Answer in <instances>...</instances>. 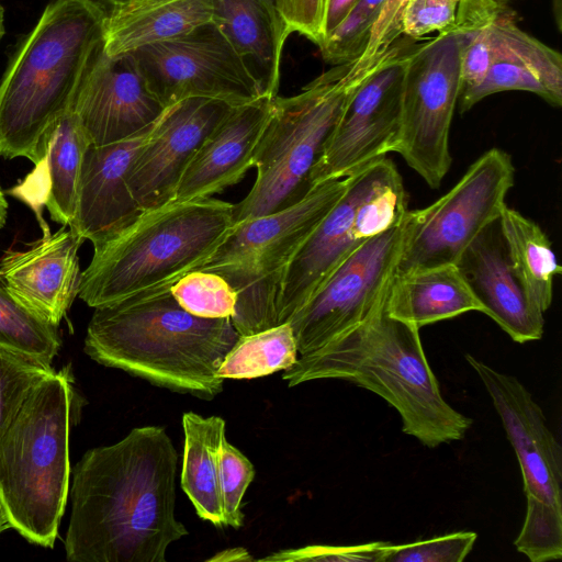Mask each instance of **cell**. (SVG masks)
<instances>
[{"label":"cell","mask_w":562,"mask_h":562,"mask_svg":"<svg viewBox=\"0 0 562 562\" xmlns=\"http://www.w3.org/2000/svg\"><path fill=\"white\" fill-rule=\"evenodd\" d=\"M220 490L226 527L244 524V495L254 481L255 468L249 459L225 438L220 447Z\"/></svg>","instance_id":"34"},{"label":"cell","mask_w":562,"mask_h":562,"mask_svg":"<svg viewBox=\"0 0 562 562\" xmlns=\"http://www.w3.org/2000/svg\"><path fill=\"white\" fill-rule=\"evenodd\" d=\"M82 241L63 225L24 250L7 251L0 261V283L30 311L58 326L78 296Z\"/></svg>","instance_id":"19"},{"label":"cell","mask_w":562,"mask_h":562,"mask_svg":"<svg viewBox=\"0 0 562 562\" xmlns=\"http://www.w3.org/2000/svg\"><path fill=\"white\" fill-rule=\"evenodd\" d=\"M387 0H357L345 19L318 45L323 59L341 65L358 59Z\"/></svg>","instance_id":"31"},{"label":"cell","mask_w":562,"mask_h":562,"mask_svg":"<svg viewBox=\"0 0 562 562\" xmlns=\"http://www.w3.org/2000/svg\"><path fill=\"white\" fill-rule=\"evenodd\" d=\"M214 0H166L144 10L108 16L103 50L110 56L184 35L212 22Z\"/></svg>","instance_id":"27"},{"label":"cell","mask_w":562,"mask_h":562,"mask_svg":"<svg viewBox=\"0 0 562 562\" xmlns=\"http://www.w3.org/2000/svg\"><path fill=\"white\" fill-rule=\"evenodd\" d=\"M4 34V9L0 4V40Z\"/></svg>","instance_id":"44"},{"label":"cell","mask_w":562,"mask_h":562,"mask_svg":"<svg viewBox=\"0 0 562 562\" xmlns=\"http://www.w3.org/2000/svg\"><path fill=\"white\" fill-rule=\"evenodd\" d=\"M273 2L288 35L296 32L319 45L324 0H273Z\"/></svg>","instance_id":"38"},{"label":"cell","mask_w":562,"mask_h":562,"mask_svg":"<svg viewBox=\"0 0 562 562\" xmlns=\"http://www.w3.org/2000/svg\"><path fill=\"white\" fill-rule=\"evenodd\" d=\"M90 145L71 111L43 134L34 169L10 193L35 211L45 207L55 222L68 226L76 207L82 158Z\"/></svg>","instance_id":"23"},{"label":"cell","mask_w":562,"mask_h":562,"mask_svg":"<svg viewBox=\"0 0 562 562\" xmlns=\"http://www.w3.org/2000/svg\"><path fill=\"white\" fill-rule=\"evenodd\" d=\"M106 10L108 16L131 14L166 0H93Z\"/></svg>","instance_id":"41"},{"label":"cell","mask_w":562,"mask_h":562,"mask_svg":"<svg viewBox=\"0 0 562 562\" xmlns=\"http://www.w3.org/2000/svg\"><path fill=\"white\" fill-rule=\"evenodd\" d=\"M106 10L93 0H53L0 81V156L34 162L45 131L71 110L103 49Z\"/></svg>","instance_id":"4"},{"label":"cell","mask_w":562,"mask_h":562,"mask_svg":"<svg viewBox=\"0 0 562 562\" xmlns=\"http://www.w3.org/2000/svg\"><path fill=\"white\" fill-rule=\"evenodd\" d=\"M457 267L484 314L514 341L525 344L542 337L544 314L530 303L512 268L498 221L468 246Z\"/></svg>","instance_id":"22"},{"label":"cell","mask_w":562,"mask_h":562,"mask_svg":"<svg viewBox=\"0 0 562 562\" xmlns=\"http://www.w3.org/2000/svg\"><path fill=\"white\" fill-rule=\"evenodd\" d=\"M394 47L333 66L300 93L273 98L254 160V186L244 200L234 204L237 225L289 207L310 192L312 170L348 99Z\"/></svg>","instance_id":"7"},{"label":"cell","mask_w":562,"mask_h":562,"mask_svg":"<svg viewBox=\"0 0 562 562\" xmlns=\"http://www.w3.org/2000/svg\"><path fill=\"white\" fill-rule=\"evenodd\" d=\"M461 31L438 33L406 53L395 153L431 188L450 170V128L460 94Z\"/></svg>","instance_id":"12"},{"label":"cell","mask_w":562,"mask_h":562,"mask_svg":"<svg viewBox=\"0 0 562 562\" xmlns=\"http://www.w3.org/2000/svg\"><path fill=\"white\" fill-rule=\"evenodd\" d=\"M232 108L206 98H187L166 108L128 170L131 192L143 212L173 200L194 154Z\"/></svg>","instance_id":"17"},{"label":"cell","mask_w":562,"mask_h":562,"mask_svg":"<svg viewBox=\"0 0 562 562\" xmlns=\"http://www.w3.org/2000/svg\"><path fill=\"white\" fill-rule=\"evenodd\" d=\"M273 98L263 94L227 112L189 162L171 202L209 199L244 178L254 167Z\"/></svg>","instance_id":"21"},{"label":"cell","mask_w":562,"mask_h":562,"mask_svg":"<svg viewBox=\"0 0 562 562\" xmlns=\"http://www.w3.org/2000/svg\"><path fill=\"white\" fill-rule=\"evenodd\" d=\"M133 54L166 108L187 98L236 106L266 94L258 77L213 22Z\"/></svg>","instance_id":"13"},{"label":"cell","mask_w":562,"mask_h":562,"mask_svg":"<svg viewBox=\"0 0 562 562\" xmlns=\"http://www.w3.org/2000/svg\"><path fill=\"white\" fill-rule=\"evenodd\" d=\"M184 435L181 487L196 515L217 527H226L220 490V447L226 438V422L194 412L182 416Z\"/></svg>","instance_id":"26"},{"label":"cell","mask_w":562,"mask_h":562,"mask_svg":"<svg viewBox=\"0 0 562 562\" xmlns=\"http://www.w3.org/2000/svg\"><path fill=\"white\" fill-rule=\"evenodd\" d=\"M406 0H387L379 18L364 50L367 55L374 56L389 50L400 33V16ZM363 53V54H364Z\"/></svg>","instance_id":"39"},{"label":"cell","mask_w":562,"mask_h":562,"mask_svg":"<svg viewBox=\"0 0 562 562\" xmlns=\"http://www.w3.org/2000/svg\"><path fill=\"white\" fill-rule=\"evenodd\" d=\"M8 215V203L4 198V193L0 187V228H2L5 224Z\"/></svg>","instance_id":"43"},{"label":"cell","mask_w":562,"mask_h":562,"mask_svg":"<svg viewBox=\"0 0 562 562\" xmlns=\"http://www.w3.org/2000/svg\"><path fill=\"white\" fill-rule=\"evenodd\" d=\"M403 227L360 245L289 321L301 356L360 325L384 305L402 250Z\"/></svg>","instance_id":"14"},{"label":"cell","mask_w":562,"mask_h":562,"mask_svg":"<svg viewBox=\"0 0 562 562\" xmlns=\"http://www.w3.org/2000/svg\"><path fill=\"white\" fill-rule=\"evenodd\" d=\"M170 292L187 312L204 318L232 317L237 295L221 276L205 271H192L176 283Z\"/></svg>","instance_id":"32"},{"label":"cell","mask_w":562,"mask_h":562,"mask_svg":"<svg viewBox=\"0 0 562 562\" xmlns=\"http://www.w3.org/2000/svg\"><path fill=\"white\" fill-rule=\"evenodd\" d=\"M347 178L344 193L288 268L277 301L278 325L289 323L352 251L400 226L408 211L403 178L390 158L374 160Z\"/></svg>","instance_id":"9"},{"label":"cell","mask_w":562,"mask_h":562,"mask_svg":"<svg viewBox=\"0 0 562 562\" xmlns=\"http://www.w3.org/2000/svg\"><path fill=\"white\" fill-rule=\"evenodd\" d=\"M491 64L482 82L459 97L461 113L484 98L504 91H527L552 106L562 104V57L524 32L504 3L495 13L490 31Z\"/></svg>","instance_id":"20"},{"label":"cell","mask_w":562,"mask_h":562,"mask_svg":"<svg viewBox=\"0 0 562 562\" xmlns=\"http://www.w3.org/2000/svg\"><path fill=\"white\" fill-rule=\"evenodd\" d=\"M356 1L324 0L322 42L345 19Z\"/></svg>","instance_id":"40"},{"label":"cell","mask_w":562,"mask_h":562,"mask_svg":"<svg viewBox=\"0 0 562 562\" xmlns=\"http://www.w3.org/2000/svg\"><path fill=\"white\" fill-rule=\"evenodd\" d=\"M165 110L133 53L110 56L102 49L85 76L70 111L89 143L101 146L143 132Z\"/></svg>","instance_id":"16"},{"label":"cell","mask_w":562,"mask_h":562,"mask_svg":"<svg viewBox=\"0 0 562 562\" xmlns=\"http://www.w3.org/2000/svg\"><path fill=\"white\" fill-rule=\"evenodd\" d=\"M54 371L52 364L0 348V435L30 390Z\"/></svg>","instance_id":"33"},{"label":"cell","mask_w":562,"mask_h":562,"mask_svg":"<svg viewBox=\"0 0 562 562\" xmlns=\"http://www.w3.org/2000/svg\"><path fill=\"white\" fill-rule=\"evenodd\" d=\"M390 542L374 541L352 546H323L314 544L297 549H288L273 552L259 559L271 562L292 561H348V562H384Z\"/></svg>","instance_id":"37"},{"label":"cell","mask_w":562,"mask_h":562,"mask_svg":"<svg viewBox=\"0 0 562 562\" xmlns=\"http://www.w3.org/2000/svg\"><path fill=\"white\" fill-rule=\"evenodd\" d=\"M348 178L321 183L293 205L237 226L205 271L221 276L237 295L232 323L239 335L277 326V301L289 266L339 200Z\"/></svg>","instance_id":"8"},{"label":"cell","mask_w":562,"mask_h":562,"mask_svg":"<svg viewBox=\"0 0 562 562\" xmlns=\"http://www.w3.org/2000/svg\"><path fill=\"white\" fill-rule=\"evenodd\" d=\"M60 346L57 326L30 311L0 283V348L52 364Z\"/></svg>","instance_id":"30"},{"label":"cell","mask_w":562,"mask_h":562,"mask_svg":"<svg viewBox=\"0 0 562 562\" xmlns=\"http://www.w3.org/2000/svg\"><path fill=\"white\" fill-rule=\"evenodd\" d=\"M514 182L512 156L493 147L434 203L408 210L396 273L457 265L468 246L498 221Z\"/></svg>","instance_id":"11"},{"label":"cell","mask_w":562,"mask_h":562,"mask_svg":"<svg viewBox=\"0 0 562 562\" xmlns=\"http://www.w3.org/2000/svg\"><path fill=\"white\" fill-rule=\"evenodd\" d=\"M237 226L234 204L212 198L144 211L93 247L78 296L95 308L169 292L183 277L203 269Z\"/></svg>","instance_id":"5"},{"label":"cell","mask_w":562,"mask_h":562,"mask_svg":"<svg viewBox=\"0 0 562 562\" xmlns=\"http://www.w3.org/2000/svg\"><path fill=\"white\" fill-rule=\"evenodd\" d=\"M498 1H502V2H504V1H506V0H498Z\"/></svg>","instance_id":"45"},{"label":"cell","mask_w":562,"mask_h":562,"mask_svg":"<svg viewBox=\"0 0 562 562\" xmlns=\"http://www.w3.org/2000/svg\"><path fill=\"white\" fill-rule=\"evenodd\" d=\"M69 368L41 379L0 435V495L11 528L53 548L70 488L69 435L74 416Z\"/></svg>","instance_id":"6"},{"label":"cell","mask_w":562,"mask_h":562,"mask_svg":"<svg viewBox=\"0 0 562 562\" xmlns=\"http://www.w3.org/2000/svg\"><path fill=\"white\" fill-rule=\"evenodd\" d=\"M212 22L249 65L265 93L277 97L289 35L273 0H214Z\"/></svg>","instance_id":"24"},{"label":"cell","mask_w":562,"mask_h":562,"mask_svg":"<svg viewBox=\"0 0 562 562\" xmlns=\"http://www.w3.org/2000/svg\"><path fill=\"white\" fill-rule=\"evenodd\" d=\"M461 0H406L400 16V33L420 40L434 32L456 29Z\"/></svg>","instance_id":"36"},{"label":"cell","mask_w":562,"mask_h":562,"mask_svg":"<svg viewBox=\"0 0 562 562\" xmlns=\"http://www.w3.org/2000/svg\"><path fill=\"white\" fill-rule=\"evenodd\" d=\"M238 337L231 317L195 316L169 291L95 307L83 350L100 364L209 401L224 389L218 369Z\"/></svg>","instance_id":"3"},{"label":"cell","mask_w":562,"mask_h":562,"mask_svg":"<svg viewBox=\"0 0 562 562\" xmlns=\"http://www.w3.org/2000/svg\"><path fill=\"white\" fill-rule=\"evenodd\" d=\"M289 386L337 379L374 392L394 407L402 431L428 448L461 440L473 419L442 396L419 328L390 316L385 303L368 319L283 371Z\"/></svg>","instance_id":"2"},{"label":"cell","mask_w":562,"mask_h":562,"mask_svg":"<svg viewBox=\"0 0 562 562\" xmlns=\"http://www.w3.org/2000/svg\"><path fill=\"white\" fill-rule=\"evenodd\" d=\"M297 345L289 323L239 335L226 353L218 375L223 380H248L285 371L297 360Z\"/></svg>","instance_id":"29"},{"label":"cell","mask_w":562,"mask_h":562,"mask_svg":"<svg viewBox=\"0 0 562 562\" xmlns=\"http://www.w3.org/2000/svg\"><path fill=\"white\" fill-rule=\"evenodd\" d=\"M406 53L395 46L352 92L312 170L311 188L349 177L395 153Z\"/></svg>","instance_id":"15"},{"label":"cell","mask_w":562,"mask_h":562,"mask_svg":"<svg viewBox=\"0 0 562 562\" xmlns=\"http://www.w3.org/2000/svg\"><path fill=\"white\" fill-rule=\"evenodd\" d=\"M8 528H11L10 518L5 505L0 495V533Z\"/></svg>","instance_id":"42"},{"label":"cell","mask_w":562,"mask_h":562,"mask_svg":"<svg viewBox=\"0 0 562 562\" xmlns=\"http://www.w3.org/2000/svg\"><path fill=\"white\" fill-rule=\"evenodd\" d=\"M498 225L519 283L530 303L544 314L552 303L554 277L562 272L547 234L536 222L507 205Z\"/></svg>","instance_id":"28"},{"label":"cell","mask_w":562,"mask_h":562,"mask_svg":"<svg viewBox=\"0 0 562 562\" xmlns=\"http://www.w3.org/2000/svg\"><path fill=\"white\" fill-rule=\"evenodd\" d=\"M178 452L161 426L88 450L69 488L65 552L72 562H166L188 535L176 517Z\"/></svg>","instance_id":"1"},{"label":"cell","mask_w":562,"mask_h":562,"mask_svg":"<svg viewBox=\"0 0 562 562\" xmlns=\"http://www.w3.org/2000/svg\"><path fill=\"white\" fill-rule=\"evenodd\" d=\"M518 460L526 515L514 544L531 562L562 558V448L527 387L471 355Z\"/></svg>","instance_id":"10"},{"label":"cell","mask_w":562,"mask_h":562,"mask_svg":"<svg viewBox=\"0 0 562 562\" xmlns=\"http://www.w3.org/2000/svg\"><path fill=\"white\" fill-rule=\"evenodd\" d=\"M476 538L474 531H457L411 543H389L384 562H461Z\"/></svg>","instance_id":"35"},{"label":"cell","mask_w":562,"mask_h":562,"mask_svg":"<svg viewBox=\"0 0 562 562\" xmlns=\"http://www.w3.org/2000/svg\"><path fill=\"white\" fill-rule=\"evenodd\" d=\"M387 314L417 328L484 307L457 265L395 273L385 301Z\"/></svg>","instance_id":"25"},{"label":"cell","mask_w":562,"mask_h":562,"mask_svg":"<svg viewBox=\"0 0 562 562\" xmlns=\"http://www.w3.org/2000/svg\"><path fill=\"white\" fill-rule=\"evenodd\" d=\"M156 122L124 140L101 146L90 144L86 149L75 213L68 226L93 247L111 239L143 213L131 192L127 176Z\"/></svg>","instance_id":"18"}]
</instances>
